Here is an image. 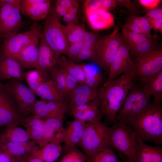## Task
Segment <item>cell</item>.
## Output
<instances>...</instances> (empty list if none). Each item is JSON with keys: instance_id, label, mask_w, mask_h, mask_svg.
<instances>
[{"instance_id": "cell-1", "label": "cell", "mask_w": 162, "mask_h": 162, "mask_svg": "<svg viewBox=\"0 0 162 162\" xmlns=\"http://www.w3.org/2000/svg\"><path fill=\"white\" fill-rule=\"evenodd\" d=\"M134 80L133 72L125 73L107 80L98 90L100 110L109 120L115 122Z\"/></svg>"}, {"instance_id": "cell-2", "label": "cell", "mask_w": 162, "mask_h": 162, "mask_svg": "<svg viewBox=\"0 0 162 162\" xmlns=\"http://www.w3.org/2000/svg\"><path fill=\"white\" fill-rule=\"evenodd\" d=\"M161 103L153 101L146 109L126 124L130 127L138 138L143 142H152L156 145L162 143Z\"/></svg>"}, {"instance_id": "cell-3", "label": "cell", "mask_w": 162, "mask_h": 162, "mask_svg": "<svg viewBox=\"0 0 162 162\" xmlns=\"http://www.w3.org/2000/svg\"><path fill=\"white\" fill-rule=\"evenodd\" d=\"M110 128L99 121L86 122L82 139L78 143L88 160L97 153L110 149Z\"/></svg>"}, {"instance_id": "cell-4", "label": "cell", "mask_w": 162, "mask_h": 162, "mask_svg": "<svg viewBox=\"0 0 162 162\" xmlns=\"http://www.w3.org/2000/svg\"><path fill=\"white\" fill-rule=\"evenodd\" d=\"M139 138L129 126L116 122L110 128L109 142L128 158L129 162H134Z\"/></svg>"}, {"instance_id": "cell-5", "label": "cell", "mask_w": 162, "mask_h": 162, "mask_svg": "<svg viewBox=\"0 0 162 162\" xmlns=\"http://www.w3.org/2000/svg\"><path fill=\"white\" fill-rule=\"evenodd\" d=\"M42 33L47 43L57 55L60 56L62 54L66 55L68 45L62 24L54 8H51Z\"/></svg>"}, {"instance_id": "cell-6", "label": "cell", "mask_w": 162, "mask_h": 162, "mask_svg": "<svg viewBox=\"0 0 162 162\" xmlns=\"http://www.w3.org/2000/svg\"><path fill=\"white\" fill-rule=\"evenodd\" d=\"M116 26L110 34L100 38L94 49L95 62L101 68L109 71L110 64L119 47L121 37Z\"/></svg>"}, {"instance_id": "cell-7", "label": "cell", "mask_w": 162, "mask_h": 162, "mask_svg": "<svg viewBox=\"0 0 162 162\" xmlns=\"http://www.w3.org/2000/svg\"><path fill=\"white\" fill-rule=\"evenodd\" d=\"M12 98L20 115L26 116L30 113L31 109L37 100L35 93L18 79L9 80L4 84Z\"/></svg>"}, {"instance_id": "cell-8", "label": "cell", "mask_w": 162, "mask_h": 162, "mask_svg": "<svg viewBox=\"0 0 162 162\" xmlns=\"http://www.w3.org/2000/svg\"><path fill=\"white\" fill-rule=\"evenodd\" d=\"M41 32L38 25L34 23L26 32H18L6 37L2 47V54L16 60L20 53L39 37Z\"/></svg>"}, {"instance_id": "cell-9", "label": "cell", "mask_w": 162, "mask_h": 162, "mask_svg": "<svg viewBox=\"0 0 162 162\" xmlns=\"http://www.w3.org/2000/svg\"><path fill=\"white\" fill-rule=\"evenodd\" d=\"M20 7L21 5L2 3L0 8V36L4 38L18 33L22 27Z\"/></svg>"}, {"instance_id": "cell-10", "label": "cell", "mask_w": 162, "mask_h": 162, "mask_svg": "<svg viewBox=\"0 0 162 162\" xmlns=\"http://www.w3.org/2000/svg\"><path fill=\"white\" fill-rule=\"evenodd\" d=\"M133 60L135 80L140 81L162 70V50L148 53Z\"/></svg>"}, {"instance_id": "cell-11", "label": "cell", "mask_w": 162, "mask_h": 162, "mask_svg": "<svg viewBox=\"0 0 162 162\" xmlns=\"http://www.w3.org/2000/svg\"><path fill=\"white\" fill-rule=\"evenodd\" d=\"M135 68L134 61L131 58L129 48L123 38L122 37L118 51L109 68L107 80H113L120 75L133 72Z\"/></svg>"}, {"instance_id": "cell-12", "label": "cell", "mask_w": 162, "mask_h": 162, "mask_svg": "<svg viewBox=\"0 0 162 162\" xmlns=\"http://www.w3.org/2000/svg\"><path fill=\"white\" fill-rule=\"evenodd\" d=\"M68 108L65 101L37 100L34 106L33 112L42 118H53L63 120Z\"/></svg>"}, {"instance_id": "cell-13", "label": "cell", "mask_w": 162, "mask_h": 162, "mask_svg": "<svg viewBox=\"0 0 162 162\" xmlns=\"http://www.w3.org/2000/svg\"><path fill=\"white\" fill-rule=\"evenodd\" d=\"M42 138L38 143L40 147L54 140L60 143L64 142L66 131L63 123V120L50 118L45 119Z\"/></svg>"}, {"instance_id": "cell-14", "label": "cell", "mask_w": 162, "mask_h": 162, "mask_svg": "<svg viewBox=\"0 0 162 162\" xmlns=\"http://www.w3.org/2000/svg\"><path fill=\"white\" fill-rule=\"evenodd\" d=\"M60 56L50 47L41 33L40 37L37 68L50 73V71L58 65Z\"/></svg>"}, {"instance_id": "cell-15", "label": "cell", "mask_w": 162, "mask_h": 162, "mask_svg": "<svg viewBox=\"0 0 162 162\" xmlns=\"http://www.w3.org/2000/svg\"><path fill=\"white\" fill-rule=\"evenodd\" d=\"M69 98V107L92 103L99 104L98 90L92 88L85 83H78Z\"/></svg>"}, {"instance_id": "cell-16", "label": "cell", "mask_w": 162, "mask_h": 162, "mask_svg": "<svg viewBox=\"0 0 162 162\" xmlns=\"http://www.w3.org/2000/svg\"><path fill=\"white\" fill-rule=\"evenodd\" d=\"M88 23L93 29L102 30L111 28L114 26L113 15L108 11L93 10L84 8Z\"/></svg>"}, {"instance_id": "cell-17", "label": "cell", "mask_w": 162, "mask_h": 162, "mask_svg": "<svg viewBox=\"0 0 162 162\" xmlns=\"http://www.w3.org/2000/svg\"><path fill=\"white\" fill-rule=\"evenodd\" d=\"M147 95L148 94L145 92L141 86H137L133 83L116 116L115 122H118L123 123L134 106Z\"/></svg>"}, {"instance_id": "cell-18", "label": "cell", "mask_w": 162, "mask_h": 162, "mask_svg": "<svg viewBox=\"0 0 162 162\" xmlns=\"http://www.w3.org/2000/svg\"><path fill=\"white\" fill-rule=\"evenodd\" d=\"M97 103H92L69 107L75 119L85 122L99 121L102 113Z\"/></svg>"}, {"instance_id": "cell-19", "label": "cell", "mask_w": 162, "mask_h": 162, "mask_svg": "<svg viewBox=\"0 0 162 162\" xmlns=\"http://www.w3.org/2000/svg\"><path fill=\"white\" fill-rule=\"evenodd\" d=\"M134 162H162V148L148 145L139 139Z\"/></svg>"}, {"instance_id": "cell-20", "label": "cell", "mask_w": 162, "mask_h": 162, "mask_svg": "<svg viewBox=\"0 0 162 162\" xmlns=\"http://www.w3.org/2000/svg\"><path fill=\"white\" fill-rule=\"evenodd\" d=\"M60 143L54 140L40 148L35 146L30 153V156L39 158L44 162H54L62 151Z\"/></svg>"}, {"instance_id": "cell-21", "label": "cell", "mask_w": 162, "mask_h": 162, "mask_svg": "<svg viewBox=\"0 0 162 162\" xmlns=\"http://www.w3.org/2000/svg\"><path fill=\"white\" fill-rule=\"evenodd\" d=\"M22 68L16 60L2 55L0 65V79H16L22 81L24 79V74Z\"/></svg>"}, {"instance_id": "cell-22", "label": "cell", "mask_w": 162, "mask_h": 162, "mask_svg": "<svg viewBox=\"0 0 162 162\" xmlns=\"http://www.w3.org/2000/svg\"><path fill=\"white\" fill-rule=\"evenodd\" d=\"M16 105L11 97L8 96L0 104V127L17 124L21 120Z\"/></svg>"}, {"instance_id": "cell-23", "label": "cell", "mask_w": 162, "mask_h": 162, "mask_svg": "<svg viewBox=\"0 0 162 162\" xmlns=\"http://www.w3.org/2000/svg\"><path fill=\"white\" fill-rule=\"evenodd\" d=\"M40 37V36L23 49L18 56L16 60L22 68L25 69L36 68L38 58Z\"/></svg>"}, {"instance_id": "cell-24", "label": "cell", "mask_w": 162, "mask_h": 162, "mask_svg": "<svg viewBox=\"0 0 162 162\" xmlns=\"http://www.w3.org/2000/svg\"><path fill=\"white\" fill-rule=\"evenodd\" d=\"M86 122L79 120L69 122L65 129L64 141L66 149L69 151L80 141L84 131Z\"/></svg>"}, {"instance_id": "cell-25", "label": "cell", "mask_w": 162, "mask_h": 162, "mask_svg": "<svg viewBox=\"0 0 162 162\" xmlns=\"http://www.w3.org/2000/svg\"><path fill=\"white\" fill-rule=\"evenodd\" d=\"M141 86L148 94L154 97V101L162 100V70L140 81Z\"/></svg>"}, {"instance_id": "cell-26", "label": "cell", "mask_w": 162, "mask_h": 162, "mask_svg": "<svg viewBox=\"0 0 162 162\" xmlns=\"http://www.w3.org/2000/svg\"><path fill=\"white\" fill-rule=\"evenodd\" d=\"M51 7L50 1L43 0L38 3L29 6L21 5V13L34 21L41 20L48 16Z\"/></svg>"}, {"instance_id": "cell-27", "label": "cell", "mask_w": 162, "mask_h": 162, "mask_svg": "<svg viewBox=\"0 0 162 162\" xmlns=\"http://www.w3.org/2000/svg\"><path fill=\"white\" fill-rule=\"evenodd\" d=\"M29 139L26 130L18 127L17 124L6 125L0 136V142L5 144L10 142H22Z\"/></svg>"}, {"instance_id": "cell-28", "label": "cell", "mask_w": 162, "mask_h": 162, "mask_svg": "<svg viewBox=\"0 0 162 162\" xmlns=\"http://www.w3.org/2000/svg\"><path fill=\"white\" fill-rule=\"evenodd\" d=\"M35 94L47 101H64V97L51 79L43 83L36 90Z\"/></svg>"}, {"instance_id": "cell-29", "label": "cell", "mask_w": 162, "mask_h": 162, "mask_svg": "<svg viewBox=\"0 0 162 162\" xmlns=\"http://www.w3.org/2000/svg\"><path fill=\"white\" fill-rule=\"evenodd\" d=\"M160 39V37L155 34L144 42L128 47L130 56H132L135 59L148 53L161 50L159 47Z\"/></svg>"}, {"instance_id": "cell-30", "label": "cell", "mask_w": 162, "mask_h": 162, "mask_svg": "<svg viewBox=\"0 0 162 162\" xmlns=\"http://www.w3.org/2000/svg\"><path fill=\"white\" fill-rule=\"evenodd\" d=\"M34 145V142L28 141L10 142L1 144L0 149L12 157H22L26 154H30L35 147Z\"/></svg>"}, {"instance_id": "cell-31", "label": "cell", "mask_w": 162, "mask_h": 162, "mask_svg": "<svg viewBox=\"0 0 162 162\" xmlns=\"http://www.w3.org/2000/svg\"><path fill=\"white\" fill-rule=\"evenodd\" d=\"M84 71L85 83L91 88L97 89L103 80V76L98 67L91 63L80 64Z\"/></svg>"}, {"instance_id": "cell-32", "label": "cell", "mask_w": 162, "mask_h": 162, "mask_svg": "<svg viewBox=\"0 0 162 162\" xmlns=\"http://www.w3.org/2000/svg\"><path fill=\"white\" fill-rule=\"evenodd\" d=\"M58 65L62 68L75 78L78 83H85L84 73L80 64H77L66 56L62 55L59 58Z\"/></svg>"}, {"instance_id": "cell-33", "label": "cell", "mask_w": 162, "mask_h": 162, "mask_svg": "<svg viewBox=\"0 0 162 162\" xmlns=\"http://www.w3.org/2000/svg\"><path fill=\"white\" fill-rule=\"evenodd\" d=\"M50 73L37 68L29 70L24 74L28 87L35 93L38 88L44 82L49 80Z\"/></svg>"}, {"instance_id": "cell-34", "label": "cell", "mask_w": 162, "mask_h": 162, "mask_svg": "<svg viewBox=\"0 0 162 162\" xmlns=\"http://www.w3.org/2000/svg\"><path fill=\"white\" fill-rule=\"evenodd\" d=\"M62 29L68 45L82 40L86 32L82 25H62Z\"/></svg>"}, {"instance_id": "cell-35", "label": "cell", "mask_w": 162, "mask_h": 162, "mask_svg": "<svg viewBox=\"0 0 162 162\" xmlns=\"http://www.w3.org/2000/svg\"><path fill=\"white\" fill-rule=\"evenodd\" d=\"M97 42L90 37H85L82 40L80 51L74 62H80L86 60H92L95 62L94 49Z\"/></svg>"}, {"instance_id": "cell-36", "label": "cell", "mask_w": 162, "mask_h": 162, "mask_svg": "<svg viewBox=\"0 0 162 162\" xmlns=\"http://www.w3.org/2000/svg\"><path fill=\"white\" fill-rule=\"evenodd\" d=\"M51 79L55 84L64 98L66 97V79L65 70L62 67L57 66L50 72Z\"/></svg>"}, {"instance_id": "cell-37", "label": "cell", "mask_w": 162, "mask_h": 162, "mask_svg": "<svg viewBox=\"0 0 162 162\" xmlns=\"http://www.w3.org/2000/svg\"><path fill=\"white\" fill-rule=\"evenodd\" d=\"M123 38L129 47L144 42L149 39L152 35L134 32L121 26Z\"/></svg>"}, {"instance_id": "cell-38", "label": "cell", "mask_w": 162, "mask_h": 162, "mask_svg": "<svg viewBox=\"0 0 162 162\" xmlns=\"http://www.w3.org/2000/svg\"><path fill=\"white\" fill-rule=\"evenodd\" d=\"M116 6L115 0H88L83 4L84 8L108 11L114 9Z\"/></svg>"}, {"instance_id": "cell-39", "label": "cell", "mask_w": 162, "mask_h": 162, "mask_svg": "<svg viewBox=\"0 0 162 162\" xmlns=\"http://www.w3.org/2000/svg\"><path fill=\"white\" fill-rule=\"evenodd\" d=\"M21 122L26 128L27 133L32 132L43 133L44 120L38 116L33 115L26 118H22Z\"/></svg>"}, {"instance_id": "cell-40", "label": "cell", "mask_w": 162, "mask_h": 162, "mask_svg": "<svg viewBox=\"0 0 162 162\" xmlns=\"http://www.w3.org/2000/svg\"><path fill=\"white\" fill-rule=\"evenodd\" d=\"M151 97V95H147L141 99L131 110L123 123L126 124L148 108L152 103Z\"/></svg>"}, {"instance_id": "cell-41", "label": "cell", "mask_w": 162, "mask_h": 162, "mask_svg": "<svg viewBox=\"0 0 162 162\" xmlns=\"http://www.w3.org/2000/svg\"><path fill=\"white\" fill-rule=\"evenodd\" d=\"M87 160L88 162H121L110 149L100 151Z\"/></svg>"}, {"instance_id": "cell-42", "label": "cell", "mask_w": 162, "mask_h": 162, "mask_svg": "<svg viewBox=\"0 0 162 162\" xmlns=\"http://www.w3.org/2000/svg\"><path fill=\"white\" fill-rule=\"evenodd\" d=\"M87 159L86 154L80 151L75 146L69 151L61 162H85Z\"/></svg>"}, {"instance_id": "cell-43", "label": "cell", "mask_w": 162, "mask_h": 162, "mask_svg": "<svg viewBox=\"0 0 162 162\" xmlns=\"http://www.w3.org/2000/svg\"><path fill=\"white\" fill-rule=\"evenodd\" d=\"M128 19L137 25L142 33L148 35L151 34V26L148 20L145 17L136 16L131 15Z\"/></svg>"}, {"instance_id": "cell-44", "label": "cell", "mask_w": 162, "mask_h": 162, "mask_svg": "<svg viewBox=\"0 0 162 162\" xmlns=\"http://www.w3.org/2000/svg\"><path fill=\"white\" fill-rule=\"evenodd\" d=\"M117 6H121L125 8L132 14V15L140 16V12L137 6L129 0H115Z\"/></svg>"}, {"instance_id": "cell-45", "label": "cell", "mask_w": 162, "mask_h": 162, "mask_svg": "<svg viewBox=\"0 0 162 162\" xmlns=\"http://www.w3.org/2000/svg\"><path fill=\"white\" fill-rule=\"evenodd\" d=\"M82 44V40L68 45L66 55L74 62L78 55Z\"/></svg>"}, {"instance_id": "cell-46", "label": "cell", "mask_w": 162, "mask_h": 162, "mask_svg": "<svg viewBox=\"0 0 162 162\" xmlns=\"http://www.w3.org/2000/svg\"><path fill=\"white\" fill-rule=\"evenodd\" d=\"M65 74L66 83V96L69 97L78 82L75 78L68 73L65 70Z\"/></svg>"}, {"instance_id": "cell-47", "label": "cell", "mask_w": 162, "mask_h": 162, "mask_svg": "<svg viewBox=\"0 0 162 162\" xmlns=\"http://www.w3.org/2000/svg\"><path fill=\"white\" fill-rule=\"evenodd\" d=\"M144 16L149 22L162 20V9L158 8L148 11Z\"/></svg>"}, {"instance_id": "cell-48", "label": "cell", "mask_w": 162, "mask_h": 162, "mask_svg": "<svg viewBox=\"0 0 162 162\" xmlns=\"http://www.w3.org/2000/svg\"><path fill=\"white\" fill-rule=\"evenodd\" d=\"M160 0H140V4L144 8L149 10L158 8L161 2Z\"/></svg>"}, {"instance_id": "cell-49", "label": "cell", "mask_w": 162, "mask_h": 162, "mask_svg": "<svg viewBox=\"0 0 162 162\" xmlns=\"http://www.w3.org/2000/svg\"><path fill=\"white\" fill-rule=\"evenodd\" d=\"M66 25L70 24L79 25L77 14L68 12L61 19Z\"/></svg>"}, {"instance_id": "cell-50", "label": "cell", "mask_w": 162, "mask_h": 162, "mask_svg": "<svg viewBox=\"0 0 162 162\" xmlns=\"http://www.w3.org/2000/svg\"><path fill=\"white\" fill-rule=\"evenodd\" d=\"M122 26L131 32L137 33H142L139 27L128 19L124 25Z\"/></svg>"}, {"instance_id": "cell-51", "label": "cell", "mask_w": 162, "mask_h": 162, "mask_svg": "<svg viewBox=\"0 0 162 162\" xmlns=\"http://www.w3.org/2000/svg\"><path fill=\"white\" fill-rule=\"evenodd\" d=\"M56 2L67 9L68 11L72 7L78 5L77 1L73 0H58Z\"/></svg>"}, {"instance_id": "cell-52", "label": "cell", "mask_w": 162, "mask_h": 162, "mask_svg": "<svg viewBox=\"0 0 162 162\" xmlns=\"http://www.w3.org/2000/svg\"><path fill=\"white\" fill-rule=\"evenodd\" d=\"M54 9L56 14L59 19H62L68 12L67 9L56 2Z\"/></svg>"}, {"instance_id": "cell-53", "label": "cell", "mask_w": 162, "mask_h": 162, "mask_svg": "<svg viewBox=\"0 0 162 162\" xmlns=\"http://www.w3.org/2000/svg\"><path fill=\"white\" fill-rule=\"evenodd\" d=\"M9 93L4 84H0V104L8 96Z\"/></svg>"}, {"instance_id": "cell-54", "label": "cell", "mask_w": 162, "mask_h": 162, "mask_svg": "<svg viewBox=\"0 0 162 162\" xmlns=\"http://www.w3.org/2000/svg\"><path fill=\"white\" fill-rule=\"evenodd\" d=\"M13 157L0 149V162H11Z\"/></svg>"}, {"instance_id": "cell-55", "label": "cell", "mask_w": 162, "mask_h": 162, "mask_svg": "<svg viewBox=\"0 0 162 162\" xmlns=\"http://www.w3.org/2000/svg\"><path fill=\"white\" fill-rule=\"evenodd\" d=\"M2 3H5L13 5H21V0H0Z\"/></svg>"}, {"instance_id": "cell-56", "label": "cell", "mask_w": 162, "mask_h": 162, "mask_svg": "<svg viewBox=\"0 0 162 162\" xmlns=\"http://www.w3.org/2000/svg\"><path fill=\"white\" fill-rule=\"evenodd\" d=\"M11 162H27L22 157H13Z\"/></svg>"}, {"instance_id": "cell-57", "label": "cell", "mask_w": 162, "mask_h": 162, "mask_svg": "<svg viewBox=\"0 0 162 162\" xmlns=\"http://www.w3.org/2000/svg\"><path fill=\"white\" fill-rule=\"evenodd\" d=\"M28 162H44L41 159L37 158L30 156Z\"/></svg>"}, {"instance_id": "cell-58", "label": "cell", "mask_w": 162, "mask_h": 162, "mask_svg": "<svg viewBox=\"0 0 162 162\" xmlns=\"http://www.w3.org/2000/svg\"><path fill=\"white\" fill-rule=\"evenodd\" d=\"M2 54H0V64H1V60H2Z\"/></svg>"}, {"instance_id": "cell-59", "label": "cell", "mask_w": 162, "mask_h": 162, "mask_svg": "<svg viewBox=\"0 0 162 162\" xmlns=\"http://www.w3.org/2000/svg\"><path fill=\"white\" fill-rule=\"evenodd\" d=\"M2 4V3L1 1V0H0V8L1 7Z\"/></svg>"}, {"instance_id": "cell-60", "label": "cell", "mask_w": 162, "mask_h": 162, "mask_svg": "<svg viewBox=\"0 0 162 162\" xmlns=\"http://www.w3.org/2000/svg\"><path fill=\"white\" fill-rule=\"evenodd\" d=\"M129 162L128 161H124V162Z\"/></svg>"}, {"instance_id": "cell-61", "label": "cell", "mask_w": 162, "mask_h": 162, "mask_svg": "<svg viewBox=\"0 0 162 162\" xmlns=\"http://www.w3.org/2000/svg\"><path fill=\"white\" fill-rule=\"evenodd\" d=\"M1 144L0 142V147H1Z\"/></svg>"}]
</instances>
